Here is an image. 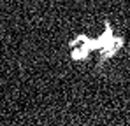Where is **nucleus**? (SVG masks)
<instances>
[{
    "instance_id": "nucleus-1",
    "label": "nucleus",
    "mask_w": 130,
    "mask_h": 126,
    "mask_svg": "<svg viewBox=\"0 0 130 126\" xmlns=\"http://www.w3.org/2000/svg\"><path fill=\"white\" fill-rule=\"evenodd\" d=\"M123 46V39L121 37H116L109 26V23H106V30L104 33L97 39V40H91L88 39L86 35H79L76 39H72L69 47H70V56L72 60H86L90 56V49H95L100 53L102 60H107L112 54L118 53V49Z\"/></svg>"
}]
</instances>
